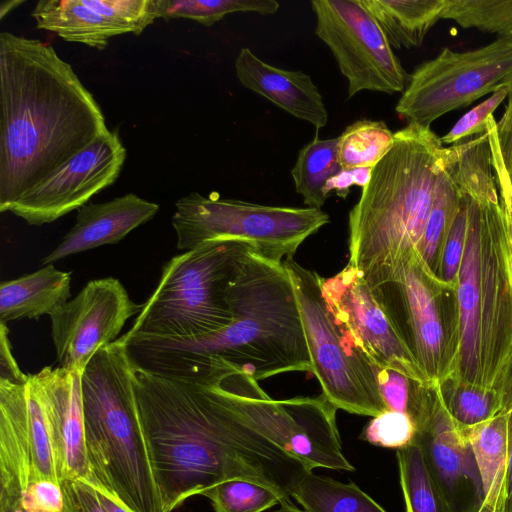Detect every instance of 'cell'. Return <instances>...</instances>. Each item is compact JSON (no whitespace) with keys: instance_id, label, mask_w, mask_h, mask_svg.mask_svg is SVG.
Instances as JSON below:
<instances>
[{"instance_id":"cell-18","label":"cell","mask_w":512,"mask_h":512,"mask_svg":"<svg viewBox=\"0 0 512 512\" xmlns=\"http://www.w3.org/2000/svg\"><path fill=\"white\" fill-rule=\"evenodd\" d=\"M159 205L128 193L102 203H88L77 210L74 226L47 254L41 265L103 245L116 244L132 230L151 220Z\"/></svg>"},{"instance_id":"cell-35","label":"cell","mask_w":512,"mask_h":512,"mask_svg":"<svg viewBox=\"0 0 512 512\" xmlns=\"http://www.w3.org/2000/svg\"><path fill=\"white\" fill-rule=\"evenodd\" d=\"M202 495L211 501L215 512H263L281 502L272 489L244 479L223 481Z\"/></svg>"},{"instance_id":"cell-48","label":"cell","mask_w":512,"mask_h":512,"mask_svg":"<svg viewBox=\"0 0 512 512\" xmlns=\"http://www.w3.org/2000/svg\"><path fill=\"white\" fill-rule=\"evenodd\" d=\"M94 488L96 490L97 497L108 512H131L103 489L97 487Z\"/></svg>"},{"instance_id":"cell-45","label":"cell","mask_w":512,"mask_h":512,"mask_svg":"<svg viewBox=\"0 0 512 512\" xmlns=\"http://www.w3.org/2000/svg\"><path fill=\"white\" fill-rule=\"evenodd\" d=\"M509 92L508 102L505 112L497 122V134L501 154L506 166L507 172H512V75L507 80Z\"/></svg>"},{"instance_id":"cell-39","label":"cell","mask_w":512,"mask_h":512,"mask_svg":"<svg viewBox=\"0 0 512 512\" xmlns=\"http://www.w3.org/2000/svg\"><path fill=\"white\" fill-rule=\"evenodd\" d=\"M509 87L507 81L492 96L472 108L464 114L451 128L440 138L442 144H457L471 135H480L487 131V124L494 110L507 98Z\"/></svg>"},{"instance_id":"cell-21","label":"cell","mask_w":512,"mask_h":512,"mask_svg":"<svg viewBox=\"0 0 512 512\" xmlns=\"http://www.w3.org/2000/svg\"><path fill=\"white\" fill-rule=\"evenodd\" d=\"M71 298V273L53 264L0 285V322L51 316Z\"/></svg>"},{"instance_id":"cell-20","label":"cell","mask_w":512,"mask_h":512,"mask_svg":"<svg viewBox=\"0 0 512 512\" xmlns=\"http://www.w3.org/2000/svg\"><path fill=\"white\" fill-rule=\"evenodd\" d=\"M26 382L0 379V512H23L30 483Z\"/></svg>"},{"instance_id":"cell-38","label":"cell","mask_w":512,"mask_h":512,"mask_svg":"<svg viewBox=\"0 0 512 512\" xmlns=\"http://www.w3.org/2000/svg\"><path fill=\"white\" fill-rule=\"evenodd\" d=\"M467 234V199L462 195L459 211L445 241L437 276L450 287L456 288Z\"/></svg>"},{"instance_id":"cell-40","label":"cell","mask_w":512,"mask_h":512,"mask_svg":"<svg viewBox=\"0 0 512 512\" xmlns=\"http://www.w3.org/2000/svg\"><path fill=\"white\" fill-rule=\"evenodd\" d=\"M487 131L489 137V143L492 154V165L495 175L496 184L499 189V199L503 210L512 258V185L509 179L504 160L501 154L498 134H497V122L494 116H491L488 124Z\"/></svg>"},{"instance_id":"cell-2","label":"cell","mask_w":512,"mask_h":512,"mask_svg":"<svg viewBox=\"0 0 512 512\" xmlns=\"http://www.w3.org/2000/svg\"><path fill=\"white\" fill-rule=\"evenodd\" d=\"M109 131L92 93L50 44L1 32V213Z\"/></svg>"},{"instance_id":"cell-22","label":"cell","mask_w":512,"mask_h":512,"mask_svg":"<svg viewBox=\"0 0 512 512\" xmlns=\"http://www.w3.org/2000/svg\"><path fill=\"white\" fill-rule=\"evenodd\" d=\"M31 16L38 29L53 32L65 41L99 50L104 49L112 37L126 34L90 7L86 0H40Z\"/></svg>"},{"instance_id":"cell-42","label":"cell","mask_w":512,"mask_h":512,"mask_svg":"<svg viewBox=\"0 0 512 512\" xmlns=\"http://www.w3.org/2000/svg\"><path fill=\"white\" fill-rule=\"evenodd\" d=\"M63 512H108L97 497L95 488L82 480L64 481Z\"/></svg>"},{"instance_id":"cell-12","label":"cell","mask_w":512,"mask_h":512,"mask_svg":"<svg viewBox=\"0 0 512 512\" xmlns=\"http://www.w3.org/2000/svg\"><path fill=\"white\" fill-rule=\"evenodd\" d=\"M315 34L332 52L348 82V97L360 91L403 92L410 75L362 0H312Z\"/></svg>"},{"instance_id":"cell-27","label":"cell","mask_w":512,"mask_h":512,"mask_svg":"<svg viewBox=\"0 0 512 512\" xmlns=\"http://www.w3.org/2000/svg\"><path fill=\"white\" fill-rule=\"evenodd\" d=\"M292 498L306 512H386L355 483H343L313 471L305 474Z\"/></svg>"},{"instance_id":"cell-44","label":"cell","mask_w":512,"mask_h":512,"mask_svg":"<svg viewBox=\"0 0 512 512\" xmlns=\"http://www.w3.org/2000/svg\"><path fill=\"white\" fill-rule=\"evenodd\" d=\"M8 334L7 325L0 322V379L22 384L28 380L29 374H24L20 370L12 353Z\"/></svg>"},{"instance_id":"cell-32","label":"cell","mask_w":512,"mask_h":512,"mask_svg":"<svg viewBox=\"0 0 512 512\" xmlns=\"http://www.w3.org/2000/svg\"><path fill=\"white\" fill-rule=\"evenodd\" d=\"M155 6L158 18L190 19L209 27L234 12L274 14L279 3L274 0H155Z\"/></svg>"},{"instance_id":"cell-7","label":"cell","mask_w":512,"mask_h":512,"mask_svg":"<svg viewBox=\"0 0 512 512\" xmlns=\"http://www.w3.org/2000/svg\"><path fill=\"white\" fill-rule=\"evenodd\" d=\"M252 251L244 241L212 240L172 257L126 334L195 338L225 328L233 321L228 289Z\"/></svg>"},{"instance_id":"cell-19","label":"cell","mask_w":512,"mask_h":512,"mask_svg":"<svg viewBox=\"0 0 512 512\" xmlns=\"http://www.w3.org/2000/svg\"><path fill=\"white\" fill-rule=\"evenodd\" d=\"M234 66L239 82L247 89L317 129L326 126L327 109L321 93L308 74L268 64L249 48L239 51Z\"/></svg>"},{"instance_id":"cell-52","label":"cell","mask_w":512,"mask_h":512,"mask_svg":"<svg viewBox=\"0 0 512 512\" xmlns=\"http://www.w3.org/2000/svg\"><path fill=\"white\" fill-rule=\"evenodd\" d=\"M474 512H500V510L496 504L483 500L480 507Z\"/></svg>"},{"instance_id":"cell-8","label":"cell","mask_w":512,"mask_h":512,"mask_svg":"<svg viewBox=\"0 0 512 512\" xmlns=\"http://www.w3.org/2000/svg\"><path fill=\"white\" fill-rule=\"evenodd\" d=\"M372 292L428 384L455 375L460 349L456 288L440 280L415 250L393 278Z\"/></svg>"},{"instance_id":"cell-6","label":"cell","mask_w":512,"mask_h":512,"mask_svg":"<svg viewBox=\"0 0 512 512\" xmlns=\"http://www.w3.org/2000/svg\"><path fill=\"white\" fill-rule=\"evenodd\" d=\"M134 364L122 335L81 376L87 458L96 484L131 512H162L139 418Z\"/></svg>"},{"instance_id":"cell-5","label":"cell","mask_w":512,"mask_h":512,"mask_svg":"<svg viewBox=\"0 0 512 512\" xmlns=\"http://www.w3.org/2000/svg\"><path fill=\"white\" fill-rule=\"evenodd\" d=\"M465 197L467 234L456 285L460 349L453 377L495 391L503 399L512 364L508 231L500 199L479 203Z\"/></svg>"},{"instance_id":"cell-1","label":"cell","mask_w":512,"mask_h":512,"mask_svg":"<svg viewBox=\"0 0 512 512\" xmlns=\"http://www.w3.org/2000/svg\"><path fill=\"white\" fill-rule=\"evenodd\" d=\"M134 387L162 512L231 479L290 500L310 472L286 443L274 400L258 383L228 376L224 364L198 379L136 366Z\"/></svg>"},{"instance_id":"cell-36","label":"cell","mask_w":512,"mask_h":512,"mask_svg":"<svg viewBox=\"0 0 512 512\" xmlns=\"http://www.w3.org/2000/svg\"><path fill=\"white\" fill-rule=\"evenodd\" d=\"M86 3L126 34L140 35L158 18L155 0H86Z\"/></svg>"},{"instance_id":"cell-13","label":"cell","mask_w":512,"mask_h":512,"mask_svg":"<svg viewBox=\"0 0 512 512\" xmlns=\"http://www.w3.org/2000/svg\"><path fill=\"white\" fill-rule=\"evenodd\" d=\"M407 414L415 442L454 512H474L484 500L481 478L465 427L449 414L439 385L409 380Z\"/></svg>"},{"instance_id":"cell-26","label":"cell","mask_w":512,"mask_h":512,"mask_svg":"<svg viewBox=\"0 0 512 512\" xmlns=\"http://www.w3.org/2000/svg\"><path fill=\"white\" fill-rule=\"evenodd\" d=\"M338 138L317 135L298 153L291 175L298 194L307 207L321 209L328 195V183L343 170L337 156Z\"/></svg>"},{"instance_id":"cell-14","label":"cell","mask_w":512,"mask_h":512,"mask_svg":"<svg viewBox=\"0 0 512 512\" xmlns=\"http://www.w3.org/2000/svg\"><path fill=\"white\" fill-rule=\"evenodd\" d=\"M142 307L116 278L89 281L50 316L59 366L83 373L92 357L116 341L126 321Z\"/></svg>"},{"instance_id":"cell-15","label":"cell","mask_w":512,"mask_h":512,"mask_svg":"<svg viewBox=\"0 0 512 512\" xmlns=\"http://www.w3.org/2000/svg\"><path fill=\"white\" fill-rule=\"evenodd\" d=\"M125 159L117 130L109 131L22 194L7 212L33 226L52 223L114 184Z\"/></svg>"},{"instance_id":"cell-29","label":"cell","mask_w":512,"mask_h":512,"mask_svg":"<svg viewBox=\"0 0 512 512\" xmlns=\"http://www.w3.org/2000/svg\"><path fill=\"white\" fill-rule=\"evenodd\" d=\"M461 200L462 195L448 165L447 148V162L438 178L429 218L417 249L425 264L436 276L442 250L459 211Z\"/></svg>"},{"instance_id":"cell-10","label":"cell","mask_w":512,"mask_h":512,"mask_svg":"<svg viewBox=\"0 0 512 512\" xmlns=\"http://www.w3.org/2000/svg\"><path fill=\"white\" fill-rule=\"evenodd\" d=\"M293 284L310 354L312 373L322 395L336 408L376 417L388 410L378 371L349 341L326 305L321 277L297 263L284 260Z\"/></svg>"},{"instance_id":"cell-49","label":"cell","mask_w":512,"mask_h":512,"mask_svg":"<svg viewBox=\"0 0 512 512\" xmlns=\"http://www.w3.org/2000/svg\"><path fill=\"white\" fill-rule=\"evenodd\" d=\"M512 406V364L503 389V411L507 412Z\"/></svg>"},{"instance_id":"cell-51","label":"cell","mask_w":512,"mask_h":512,"mask_svg":"<svg viewBox=\"0 0 512 512\" xmlns=\"http://www.w3.org/2000/svg\"><path fill=\"white\" fill-rule=\"evenodd\" d=\"M272 512H306V511L295 506L291 502V500H285V501L280 502L279 507Z\"/></svg>"},{"instance_id":"cell-34","label":"cell","mask_w":512,"mask_h":512,"mask_svg":"<svg viewBox=\"0 0 512 512\" xmlns=\"http://www.w3.org/2000/svg\"><path fill=\"white\" fill-rule=\"evenodd\" d=\"M442 19L512 39V0H446Z\"/></svg>"},{"instance_id":"cell-50","label":"cell","mask_w":512,"mask_h":512,"mask_svg":"<svg viewBox=\"0 0 512 512\" xmlns=\"http://www.w3.org/2000/svg\"><path fill=\"white\" fill-rule=\"evenodd\" d=\"M25 0H8L3 1L0 5V19H3L14 8L21 5Z\"/></svg>"},{"instance_id":"cell-31","label":"cell","mask_w":512,"mask_h":512,"mask_svg":"<svg viewBox=\"0 0 512 512\" xmlns=\"http://www.w3.org/2000/svg\"><path fill=\"white\" fill-rule=\"evenodd\" d=\"M439 392L451 417L463 427L474 426L504 412L499 393L454 377L440 383Z\"/></svg>"},{"instance_id":"cell-11","label":"cell","mask_w":512,"mask_h":512,"mask_svg":"<svg viewBox=\"0 0 512 512\" xmlns=\"http://www.w3.org/2000/svg\"><path fill=\"white\" fill-rule=\"evenodd\" d=\"M512 75V39L458 52L443 49L410 75L397 114L424 127L442 115L501 88Z\"/></svg>"},{"instance_id":"cell-16","label":"cell","mask_w":512,"mask_h":512,"mask_svg":"<svg viewBox=\"0 0 512 512\" xmlns=\"http://www.w3.org/2000/svg\"><path fill=\"white\" fill-rule=\"evenodd\" d=\"M327 307L352 345L373 365L428 384L412 353L361 274L346 265L322 282Z\"/></svg>"},{"instance_id":"cell-3","label":"cell","mask_w":512,"mask_h":512,"mask_svg":"<svg viewBox=\"0 0 512 512\" xmlns=\"http://www.w3.org/2000/svg\"><path fill=\"white\" fill-rule=\"evenodd\" d=\"M233 321L195 338L123 334L134 364L149 372L193 378L222 361L257 381L311 372L310 354L292 281L283 262L250 252L228 289Z\"/></svg>"},{"instance_id":"cell-24","label":"cell","mask_w":512,"mask_h":512,"mask_svg":"<svg viewBox=\"0 0 512 512\" xmlns=\"http://www.w3.org/2000/svg\"><path fill=\"white\" fill-rule=\"evenodd\" d=\"M481 478L484 500L501 510L508 466L507 412L465 427Z\"/></svg>"},{"instance_id":"cell-17","label":"cell","mask_w":512,"mask_h":512,"mask_svg":"<svg viewBox=\"0 0 512 512\" xmlns=\"http://www.w3.org/2000/svg\"><path fill=\"white\" fill-rule=\"evenodd\" d=\"M81 376L46 366L33 379L44 406L59 483L82 480L95 486L85 446Z\"/></svg>"},{"instance_id":"cell-30","label":"cell","mask_w":512,"mask_h":512,"mask_svg":"<svg viewBox=\"0 0 512 512\" xmlns=\"http://www.w3.org/2000/svg\"><path fill=\"white\" fill-rule=\"evenodd\" d=\"M393 144L394 133L383 121L358 120L338 137V161L343 170L373 169Z\"/></svg>"},{"instance_id":"cell-53","label":"cell","mask_w":512,"mask_h":512,"mask_svg":"<svg viewBox=\"0 0 512 512\" xmlns=\"http://www.w3.org/2000/svg\"><path fill=\"white\" fill-rule=\"evenodd\" d=\"M508 174H509V179H510V182H511V185H512V172L508 173Z\"/></svg>"},{"instance_id":"cell-33","label":"cell","mask_w":512,"mask_h":512,"mask_svg":"<svg viewBox=\"0 0 512 512\" xmlns=\"http://www.w3.org/2000/svg\"><path fill=\"white\" fill-rule=\"evenodd\" d=\"M26 391L30 444V483L48 481L60 485L56 474L51 436L44 406L31 373H29L26 382Z\"/></svg>"},{"instance_id":"cell-43","label":"cell","mask_w":512,"mask_h":512,"mask_svg":"<svg viewBox=\"0 0 512 512\" xmlns=\"http://www.w3.org/2000/svg\"><path fill=\"white\" fill-rule=\"evenodd\" d=\"M378 382L388 410L407 413L409 379L396 371L380 368Z\"/></svg>"},{"instance_id":"cell-47","label":"cell","mask_w":512,"mask_h":512,"mask_svg":"<svg viewBox=\"0 0 512 512\" xmlns=\"http://www.w3.org/2000/svg\"><path fill=\"white\" fill-rule=\"evenodd\" d=\"M508 466L500 512H512V406L507 411Z\"/></svg>"},{"instance_id":"cell-23","label":"cell","mask_w":512,"mask_h":512,"mask_svg":"<svg viewBox=\"0 0 512 512\" xmlns=\"http://www.w3.org/2000/svg\"><path fill=\"white\" fill-rule=\"evenodd\" d=\"M395 49L419 47L442 19L446 0H362Z\"/></svg>"},{"instance_id":"cell-25","label":"cell","mask_w":512,"mask_h":512,"mask_svg":"<svg viewBox=\"0 0 512 512\" xmlns=\"http://www.w3.org/2000/svg\"><path fill=\"white\" fill-rule=\"evenodd\" d=\"M448 165L461 195L479 203L499 200L488 131L448 147Z\"/></svg>"},{"instance_id":"cell-4","label":"cell","mask_w":512,"mask_h":512,"mask_svg":"<svg viewBox=\"0 0 512 512\" xmlns=\"http://www.w3.org/2000/svg\"><path fill=\"white\" fill-rule=\"evenodd\" d=\"M446 162L447 148L430 127L408 123L372 169L348 216V265L371 288L391 280L418 249Z\"/></svg>"},{"instance_id":"cell-28","label":"cell","mask_w":512,"mask_h":512,"mask_svg":"<svg viewBox=\"0 0 512 512\" xmlns=\"http://www.w3.org/2000/svg\"><path fill=\"white\" fill-rule=\"evenodd\" d=\"M396 457L406 512H454L415 442L396 450Z\"/></svg>"},{"instance_id":"cell-41","label":"cell","mask_w":512,"mask_h":512,"mask_svg":"<svg viewBox=\"0 0 512 512\" xmlns=\"http://www.w3.org/2000/svg\"><path fill=\"white\" fill-rule=\"evenodd\" d=\"M63 492L59 484L29 483L22 499L23 512H63Z\"/></svg>"},{"instance_id":"cell-46","label":"cell","mask_w":512,"mask_h":512,"mask_svg":"<svg viewBox=\"0 0 512 512\" xmlns=\"http://www.w3.org/2000/svg\"><path fill=\"white\" fill-rule=\"evenodd\" d=\"M371 172L372 169L369 168L342 170L338 176L328 183L326 187L327 195L329 196L331 191L335 190L339 197L345 198L352 185L365 187L370 179Z\"/></svg>"},{"instance_id":"cell-37","label":"cell","mask_w":512,"mask_h":512,"mask_svg":"<svg viewBox=\"0 0 512 512\" xmlns=\"http://www.w3.org/2000/svg\"><path fill=\"white\" fill-rule=\"evenodd\" d=\"M415 436V425L404 412L386 410L363 429L360 438L375 446L400 449L410 445Z\"/></svg>"},{"instance_id":"cell-9","label":"cell","mask_w":512,"mask_h":512,"mask_svg":"<svg viewBox=\"0 0 512 512\" xmlns=\"http://www.w3.org/2000/svg\"><path fill=\"white\" fill-rule=\"evenodd\" d=\"M329 222L322 209L269 206L198 192L179 198L172 215L179 250L212 240H239L278 262L293 257L308 237Z\"/></svg>"}]
</instances>
